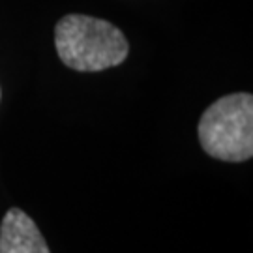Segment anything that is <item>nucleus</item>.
I'll list each match as a JSON object with an SVG mask.
<instances>
[{
    "mask_svg": "<svg viewBox=\"0 0 253 253\" xmlns=\"http://www.w3.org/2000/svg\"><path fill=\"white\" fill-rule=\"evenodd\" d=\"M56 53L75 72H103L126 60V36L109 21L70 13L54 28Z\"/></svg>",
    "mask_w": 253,
    "mask_h": 253,
    "instance_id": "obj_1",
    "label": "nucleus"
},
{
    "mask_svg": "<svg viewBox=\"0 0 253 253\" xmlns=\"http://www.w3.org/2000/svg\"><path fill=\"white\" fill-rule=\"evenodd\" d=\"M203 150L219 162L242 163L253 156V96L236 92L216 100L197 126Z\"/></svg>",
    "mask_w": 253,
    "mask_h": 253,
    "instance_id": "obj_2",
    "label": "nucleus"
},
{
    "mask_svg": "<svg viewBox=\"0 0 253 253\" xmlns=\"http://www.w3.org/2000/svg\"><path fill=\"white\" fill-rule=\"evenodd\" d=\"M0 253H51L34 219L21 208H9L0 223Z\"/></svg>",
    "mask_w": 253,
    "mask_h": 253,
    "instance_id": "obj_3",
    "label": "nucleus"
},
{
    "mask_svg": "<svg viewBox=\"0 0 253 253\" xmlns=\"http://www.w3.org/2000/svg\"><path fill=\"white\" fill-rule=\"evenodd\" d=\"M0 100H2V90H0Z\"/></svg>",
    "mask_w": 253,
    "mask_h": 253,
    "instance_id": "obj_4",
    "label": "nucleus"
}]
</instances>
